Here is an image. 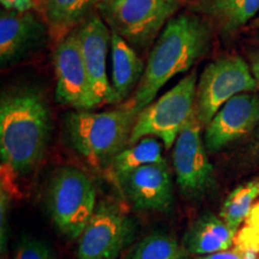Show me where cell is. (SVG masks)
<instances>
[{"label":"cell","mask_w":259,"mask_h":259,"mask_svg":"<svg viewBox=\"0 0 259 259\" xmlns=\"http://www.w3.org/2000/svg\"><path fill=\"white\" fill-rule=\"evenodd\" d=\"M211 23L192 14L174 16L158 35L134 96L125 105L135 112L150 105L173 77L189 71L211 46Z\"/></svg>","instance_id":"2"},{"label":"cell","mask_w":259,"mask_h":259,"mask_svg":"<svg viewBox=\"0 0 259 259\" xmlns=\"http://www.w3.org/2000/svg\"><path fill=\"white\" fill-rule=\"evenodd\" d=\"M119 185L137 210L166 211L173 204V184L166 161L137 168L119 181Z\"/></svg>","instance_id":"14"},{"label":"cell","mask_w":259,"mask_h":259,"mask_svg":"<svg viewBox=\"0 0 259 259\" xmlns=\"http://www.w3.org/2000/svg\"><path fill=\"white\" fill-rule=\"evenodd\" d=\"M111 84L114 102L120 103L137 89L143 77L145 65L135 48L115 32H112L111 37Z\"/></svg>","instance_id":"15"},{"label":"cell","mask_w":259,"mask_h":259,"mask_svg":"<svg viewBox=\"0 0 259 259\" xmlns=\"http://www.w3.org/2000/svg\"><path fill=\"white\" fill-rule=\"evenodd\" d=\"M2 252L5 251L8 242V211H9V192L2 187Z\"/></svg>","instance_id":"24"},{"label":"cell","mask_w":259,"mask_h":259,"mask_svg":"<svg viewBox=\"0 0 259 259\" xmlns=\"http://www.w3.org/2000/svg\"><path fill=\"white\" fill-rule=\"evenodd\" d=\"M192 2H198V3H202V2H209V0H192Z\"/></svg>","instance_id":"32"},{"label":"cell","mask_w":259,"mask_h":259,"mask_svg":"<svg viewBox=\"0 0 259 259\" xmlns=\"http://www.w3.org/2000/svg\"><path fill=\"white\" fill-rule=\"evenodd\" d=\"M257 89L250 65L241 57L220 58L206 65L200 73L197 82L194 114L200 124L208 125L228 100L238 94Z\"/></svg>","instance_id":"7"},{"label":"cell","mask_w":259,"mask_h":259,"mask_svg":"<svg viewBox=\"0 0 259 259\" xmlns=\"http://www.w3.org/2000/svg\"><path fill=\"white\" fill-rule=\"evenodd\" d=\"M250 67L259 89V51L254 52V53L250 57Z\"/></svg>","instance_id":"28"},{"label":"cell","mask_w":259,"mask_h":259,"mask_svg":"<svg viewBox=\"0 0 259 259\" xmlns=\"http://www.w3.org/2000/svg\"><path fill=\"white\" fill-rule=\"evenodd\" d=\"M258 197L259 177L239 185L229 193L220 211V218L238 233L239 227L245 222Z\"/></svg>","instance_id":"20"},{"label":"cell","mask_w":259,"mask_h":259,"mask_svg":"<svg viewBox=\"0 0 259 259\" xmlns=\"http://www.w3.org/2000/svg\"><path fill=\"white\" fill-rule=\"evenodd\" d=\"M137 115L126 105L100 113L72 111L65 115V132L72 148L89 164L107 168L128 145Z\"/></svg>","instance_id":"3"},{"label":"cell","mask_w":259,"mask_h":259,"mask_svg":"<svg viewBox=\"0 0 259 259\" xmlns=\"http://www.w3.org/2000/svg\"><path fill=\"white\" fill-rule=\"evenodd\" d=\"M253 25H254V27H257V28H259V17L257 18V21H254V23H253Z\"/></svg>","instance_id":"31"},{"label":"cell","mask_w":259,"mask_h":259,"mask_svg":"<svg viewBox=\"0 0 259 259\" xmlns=\"http://www.w3.org/2000/svg\"><path fill=\"white\" fill-rule=\"evenodd\" d=\"M53 69L57 101L74 111H92L93 97L77 28L58 41L53 53Z\"/></svg>","instance_id":"10"},{"label":"cell","mask_w":259,"mask_h":259,"mask_svg":"<svg viewBox=\"0 0 259 259\" xmlns=\"http://www.w3.org/2000/svg\"><path fill=\"white\" fill-rule=\"evenodd\" d=\"M14 259H56L44 241L24 235L16 247Z\"/></svg>","instance_id":"22"},{"label":"cell","mask_w":259,"mask_h":259,"mask_svg":"<svg viewBox=\"0 0 259 259\" xmlns=\"http://www.w3.org/2000/svg\"><path fill=\"white\" fill-rule=\"evenodd\" d=\"M234 246L239 251L255 250L259 251V225L242 226L234 239Z\"/></svg>","instance_id":"23"},{"label":"cell","mask_w":259,"mask_h":259,"mask_svg":"<svg viewBox=\"0 0 259 259\" xmlns=\"http://www.w3.org/2000/svg\"><path fill=\"white\" fill-rule=\"evenodd\" d=\"M197 72L187 74L157 101L151 102L138 113L128 145L144 137H157L170 149L181 130L194 115L197 90Z\"/></svg>","instance_id":"5"},{"label":"cell","mask_w":259,"mask_h":259,"mask_svg":"<svg viewBox=\"0 0 259 259\" xmlns=\"http://www.w3.org/2000/svg\"><path fill=\"white\" fill-rule=\"evenodd\" d=\"M52 36L45 19L30 11L2 9L0 12V65L10 67L36 53Z\"/></svg>","instance_id":"11"},{"label":"cell","mask_w":259,"mask_h":259,"mask_svg":"<svg viewBox=\"0 0 259 259\" xmlns=\"http://www.w3.org/2000/svg\"><path fill=\"white\" fill-rule=\"evenodd\" d=\"M3 9L25 12L34 8L35 0H0Z\"/></svg>","instance_id":"25"},{"label":"cell","mask_w":259,"mask_h":259,"mask_svg":"<svg viewBox=\"0 0 259 259\" xmlns=\"http://www.w3.org/2000/svg\"><path fill=\"white\" fill-rule=\"evenodd\" d=\"M255 149L259 151V128L257 131V135H255Z\"/></svg>","instance_id":"30"},{"label":"cell","mask_w":259,"mask_h":259,"mask_svg":"<svg viewBox=\"0 0 259 259\" xmlns=\"http://www.w3.org/2000/svg\"><path fill=\"white\" fill-rule=\"evenodd\" d=\"M135 236L132 219L114 204L101 203L78 238L77 259H116Z\"/></svg>","instance_id":"8"},{"label":"cell","mask_w":259,"mask_h":259,"mask_svg":"<svg viewBox=\"0 0 259 259\" xmlns=\"http://www.w3.org/2000/svg\"><path fill=\"white\" fill-rule=\"evenodd\" d=\"M51 113L37 89H11L0 100V157L3 186L30 174L46 154Z\"/></svg>","instance_id":"1"},{"label":"cell","mask_w":259,"mask_h":259,"mask_svg":"<svg viewBox=\"0 0 259 259\" xmlns=\"http://www.w3.org/2000/svg\"><path fill=\"white\" fill-rule=\"evenodd\" d=\"M84 65L90 84L94 108L114 102V93L107 73V54L112 31L99 16H89L77 28Z\"/></svg>","instance_id":"12"},{"label":"cell","mask_w":259,"mask_h":259,"mask_svg":"<svg viewBox=\"0 0 259 259\" xmlns=\"http://www.w3.org/2000/svg\"><path fill=\"white\" fill-rule=\"evenodd\" d=\"M236 232L222 219L205 212L189 227L184 235L185 250L191 253L205 255L228 250L234 244Z\"/></svg>","instance_id":"16"},{"label":"cell","mask_w":259,"mask_h":259,"mask_svg":"<svg viewBox=\"0 0 259 259\" xmlns=\"http://www.w3.org/2000/svg\"><path fill=\"white\" fill-rule=\"evenodd\" d=\"M240 252H241L242 259H259V251L245 250Z\"/></svg>","instance_id":"29"},{"label":"cell","mask_w":259,"mask_h":259,"mask_svg":"<svg viewBox=\"0 0 259 259\" xmlns=\"http://www.w3.org/2000/svg\"><path fill=\"white\" fill-rule=\"evenodd\" d=\"M200 131L202 124L194 114L178 136L171 154L178 185L192 198L208 192L215 184V171Z\"/></svg>","instance_id":"9"},{"label":"cell","mask_w":259,"mask_h":259,"mask_svg":"<svg viewBox=\"0 0 259 259\" xmlns=\"http://www.w3.org/2000/svg\"><path fill=\"white\" fill-rule=\"evenodd\" d=\"M166 161L162 156V145L155 137H144L137 143L126 147L118 154L111 164L114 179L120 181L137 168L145 164Z\"/></svg>","instance_id":"19"},{"label":"cell","mask_w":259,"mask_h":259,"mask_svg":"<svg viewBox=\"0 0 259 259\" xmlns=\"http://www.w3.org/2000/svg\"><path fill=\"white\" fill-rule=\"evenodd\" d=\"M258 225H259V202L254 203V205L252 206L250 213H248V216L246 218L244 222V226L253 227Z\"/></svg>","instance_id":"27"},{"label":"cell","mask_w":259,"mask_h":259,"mask_svg":"<svg viewBox=\"0 0 259 259\" xmlns=\"http://www.w3.org/2000/svg\"><path fill=\"white\" fill-rule=\"evenodd\" d=\"M196 11L209 18L225 34L247 24L259 12V0H209L196 5Z\"/></svg>","instance_id":"17"},{"label":"cell","mask_w":259,"mask_h":259,"mask_svg":"<svg viewBox=\"0 0 259 259\" xmlns=\"http://www.w3.org/2000/svg\"><path fill=\"white\" fill-rule=\"evenodd\" d=\"M197 259H242V255L238 248H234V250H225L215 252V253L205 254Z\"/></svg>","instance_id":"26"},{"label":"cell","mask_w":259,"mask_h":259,"mask_svg":"<svg viewBox=\"0 0 259 259\" xmlns=\"http://www.w3.org/2000/svg\"><path fill=\"white\" fill-rule=\"evenodd\" d=\"M184 251L173 236L154 233L145 236L125 259H183Z\"/></svg>","instance_id":"21"},{"label":"cell","mask_w":259,"mask_h":259,"mask_svg":"<svg viewBox=\"0 0 259 259\" xmlns=\"http://www.w3.org/2000/svg\"><path fill=\"white\" fill-rule=\"evenodd\" d=\"M259 124V93H241L232 97L206 125L204 144L209 153L250 134Z\"/></svg>","instance_id":"13"},{"label":"cell","mask_w":259,"mask_h":259,"mask_svg":"<svg viewBox=\"0 0 259 259\" xmlns=\"http://www.w3.org/2000/svg\"><path fill=\"white\" fill-rule=\"evenodd\" d=\"M181 0H97L95 9L112 32L137 50L155 44Z\"/></svg>","instance_id":"4"},{"label":"cell","mask_w":259,"mask_h":259,"mask_svg":"<svg viewBox=\"0 0 259 259\" xmlns=\"http://www.w3.org/2000/svg\"><path fill=\"white\" fill-rule=\"evenodd\" d=\"M48 210L54 226L69 239H78L96 209L93 181L74 167H60L48 186Z\"/></svg>","instance_id":"6"},{"label":"cell","mask_w":259,"mask_h":259,"mask_svg":"<svg viewBox=\"0 0 259 259\" xmlns=\"http://www.w3.org/2000/svg\"><path fill=\"white\" fill-rule=\"evenodd\" d=\"M51 35L60 41L89 17L97 0H41Z\"/></svg>","instance_id":"18"}]
</instances>
